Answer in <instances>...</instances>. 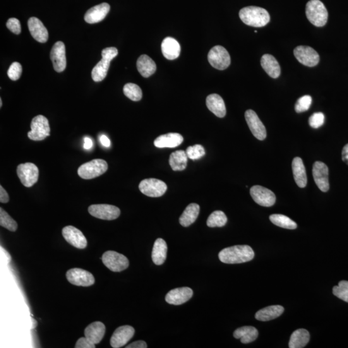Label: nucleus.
<instances>
[{
  "label": "nucleus",
  "mask_w": 348,
  "mask_h": 348,
  "mask_svg": "<svg viewBox=\"0 0 348 348\" xmlns=\"http://www.w3.org/2000/svg\"><path fill=\"white\" fill-rule=\"evenodd\" d=\"M292 170L297 186L300 188H304L307 184V176L305 167L301 158L297 157L293 160Z\"/></svg>",
  "instance_id": "a878e982"
},
{
  "label": "nucleus",
  "mask_w": 348,
  "mask_h": 348,
  "mask_svg": "<svg viewBox=\"0 0 348 348\" xmlns=\"http://www.w3.org/2000/svg\"><path fill=\"white\" fill-rule=\"evenodd\" d=\"M250 195L254 201L260 206L270 207L275 203L276 197L274 193L263 186H252L250 189Z\"/></svg>",
  "instance_id": "f8f14e48"
},
{
  "label": "nucleus",
  "mask_w": 348,
  "mask_h": 348,
  "mask_svg": "<svg viewBox=\"0 0 348 348\" xmlns=\"http://www.w3.org/2000/svg\"><path fill=\"white\" fill-rule=\"evenodd\" d=\"M110 6L107 3H103L90 8L85 15L86 22L90 24L97 23L104 20L109 13Z\"/></svg>",
  "instance_id": "412c9836"
},
{
  "label": "nucleus",
  "mask_w": 348,
  "mask_h": 348,
  "mask_svg": "<svg viewBox=\"0 0 348 348\" xmlns=\"http://www.w3.org/2000/svg\"><path fill=\"white\" fill-rule=\"evenodd\" d=\"M306 14L308 20L316 27H323L327 23L328 11L320 0L309 1L306 6Z\"/></svg>",
  "instance_id": "7ed1b4c3"
},
{
  "label": "nucleus",
  "mask_w": 348,
  "mask_h": 348,
  "mask_svg": "<svg viewBox=\"0 0 348 348\" xmlns=\"http://www.w3.org/2000/svg\"><path fill=\"white\" fill-rule=\"evenodd\" d=\"M95 347L96 345L85 337L79 338L75 345L76 348H94Z\"/></svg>",
  "instance_id": "de8ad7c7"
},
{
  "label": "nucleus",
  "mask_w": 348,
  "mask_h": 348,
  "mask_svg": "<svg viewBox=\"0 0 348 348\" xmlns=\"http://www.w3.org/2000/svg\"><path fill=\"white\" fill-rule=\"evenodd\" d=\"M50 58L55 71L61 73L65 71L67 66L66 46L62 42H57L52 47L50 52Z\"/></svg>",
  "instance_id": "a211bd4d"
},
{
  "label": "nucleus",
  "mask_w": 348,
  "mask_h": 348,
  "mask_svg": "<svg viewBox=\"0 0 348 348\" xmlns=\"http://www.w3.org/2000/svg\"><path fill=\"white\" fill-rule=\"evenodd\" d=\"M200 207L196 203L189 204L179 218V223L182 227H188L193 225L198 217Z\"/></svg>",
  "instance_id": "7c9ffc66"
},
{
  "label": "nucleus",
  "mask_w": 348,
  "mask_h": 348,
  "mask_svg": "<svg viewBox=\"0 0 348 348\" xmlns=\"http://www.w3.org/2000/svg\"><path fill=\"white\" fill-rule=\"evenodd\" d=\"M21 73H22V67L18 62H14L12 64L7 71L9 78L13 81L18 80L20 78Z\"/></svg>",
  "instance_id": "37998d69"
},
{
  "label": "nucleus",
  "mask_w": 348,
  "mask_h": 348,
  "mask_svg": "<svg viewBox=\"0 0 348 348\" xmlns=\"http://www.w3.org/2000/svg\"><path fill=\"white\" fill-rule=\"evenodd\" d=\"M31 131L28 133V138L33 141H42L50 136L49 121L45 116L34 117L30 124Z\"/></svg>",
  "instance_id": "39448f33"
},
{
  "label": "nucleus",
  "mask_w": 348,
  "mask_h": 348,
  "mask_svg": "<svg viewBox=\"0 0 348 348\" xmlns=\"http://www.w3.org/2000/svg\"><path fill=\"white\" fill-rule=\"evenodd\" d=\"M258 331L253 326H243L237 329L234 333V337L237 339H241L243 344H248L254 342L258 337Z\"/></svg>",
  "instance_id": "2f4dec72"
},
{
  "label": "nucleus",
  "mask_w": 348,
  "mask_h": 348,
  "mask_svg": "<svg viewBox=\"0 0 348 348\" xmlns=\"http://www.w3.org/2000/svg\"><path fill=\"white\" fill-rule=\"evenodd\" d=\"M261 66L268 75L272 78H277L280 74V67L277 59L271 54L263 55L261 60Z\"/></svg>",
  "instance_id": "bb28decb"
},
{
  "label": "nucleus",
  "mask_w": 348,
  "mask_h": 348,
  "mask_svg": "<svg viewBox=\"0 0 348 348\" xmlns=\"http://www.w3.org/2000/svg\"><path fill=\"white\" fill-rule=\"evenodd\" d=\"M137 68L144 78H148L155 73L156 65L153 59L147 55H141L137 61Z\"/></svg>",
  "instance_id": "c85d7f7f"
},
{
  "label": "nucleus",
  "mask_w": 348,
  "mask_h": 348,
  "mask_svg": "<svg viewBox=\"0 0 348 348\" xmlns=\"http://www.w3.org/2000/svg\"><path fill=\"white\" fill-rule=\"evenodd\" d=\"M167 242L163 239H157L153 244L152 259L156 265H162L165 263L167 256Z\"/></svg>",
  "instance_id": "cd10ccee"
},
{
  "label": "nucleus",
  "mask_w": 348,
  "mask_h": 348,
  "mask_svg": "<svg viewBox=\"0 0 348 348\" xmlns=\"http://www.w3.org/2000/svg\"><path fill=\"white\" fill-rule=\"evenodd\" d=\"M108 164L105 160L98 159L84 163L78 169V175L84 179H92L107 172Z\"/></svg>",
  "instance_id": "20e7f679"
},
{
  "label": "nucleus",
  "mask_w": 348,
  "mask_h": 348,
  "mask_svg": "<svg viewBox=\"0 0 348 348\" xmlns=\"http://www.w3.org/2000/svg\"><path fill=\"white\" fill-rule=\"evenodd\" d=\"M118 54V50L115 47L105 48L102 52V58L112 61Z\"/></svg>",
  "instance_id": "49530a36"
},
{
  "label": "nucleus",
  "mask_w": 348,
  "mask_h": 348,
  "mask_svg": "<svg viewBox=\"0 0 348 348\" xmlns=\"http://www.w3.org/2000/svg\"><path fill=\"white\" fill-rule=\"evenodd\" d=\"M325 120V117L323 113L316 112L309 117V124L312 128L318 129L323 125Z\"/></svg>",
  "instance_id": "c03bdc74"
},
{
  "label": "nucleus",
  "mask_w": 348,
  "mask_h": 348,
  "mask_svg": "<svg viewBox=\"0 0 348 348\" xmlns=\"http://www.w3.org/2000/svg\"><path fill=\"white\" fill-rule=\"evenodd\" d=\"M162 50L165 58L169 60L176 59L179 56L181 47L176 39L167 37L163 41Z\"/></svg>",
  "instance_id": "393cba45"
},
{
  "label": "nucleus",
  "mask_w": 348,
  "mask_h": 348,
  "mask_svg": "<svg viewBox=\"0 0 348 348\" xmlns=\"http://www.w3.org/2000/svg\"><path fill=\"white\" fill-rule=\"evenodd\" d=\"M227 220L225 213L222 211L217 210L211 213L206 223L208 227H223L227 224Z\"/></svg>",
  "instance_id": "e433bc0d"
},
{
  "label": "nucleus",
  "mask_w": 348,
  "mask_h": 348,
  "mask_svg": "<svg viewBox=\"0 0 348 348\" xmlns=\"http://www.w3.org/2000/svg\"><path fill=\"white\" fill-rule=\"evenodd\" d=\"M100 142L103 146L106 148H109L111 145L110 139L105 135H102L100 137Z\"/></svg>",
  "instance_id": "3c124183"
},
{
  "label": "nucleus",
  "mask_w": 348,
  "mask_h": 348,
  "mask_svg": "<svg viewBox=\"0 0 348 348\" xmlns=\"http://www.w3.org/2000/svg\"><path fill=\"white\" fill-rule=\"evenodd\" d=\"M313 176L317 186L323 193H326L330 188L329 183V170L325 163L317 162L313 166Z\"/></svg>",
  "instance_id": "4468645a"
},
{
  "label": "nucleus",
  "mask_w": 348,
  "mask_h": 348,
  "mask_svg": "<svg viewBox=\"0 0 348 348\" xmlns=\"http://www.w3.org/2000/svg\"><path fill=\"white\" fill-rule=\"evenodd\" d=\"M62 234L65 239L76 248L84 249L87 246V241L83 233L73 226L64 228Z\"/></svg>",
  "instance_id": "2eb2a0df"
},
{
  "label": "nucleus",
  "mask_w": 348,
  "mask_h": 348,
  "mask_svg": "<svg viewBox=\"0 0 348 348\" xmlns=\"http://www.w3.org/2000/svg\"><path fill=\"white\" fill-rule=\"evenodd\" d=\"M209 63L213 68L223 71L227 69L231 63L229 52L225 48L217 45L210 50L208 55Z\"/></svg>",
  "instance_id": "423d86ee"
},
{
  "label": "nucleus",
  "mask_w": 348,
  "mask_h": 348,
  "mask_svg": "<svg viewBox=\"0 0 348 348\" xmlns=\"http://www.w3.org/2000/svg\"><path fill=\"white\" fill-rule=\"evenodd\" d=\"M17 174L24 186L31 187L38 181L39 169L33 163H23L17 168Z\"/></svg>",
  "instance_id": "1a4fd4ad"
},
{
  "label": "nucleus",
  "mask_w": 348,
  "mask_h": 348,
  "mask_svg": "<svg viewBox=\"0 0 348 348\" xmlns=\"http://www.w3.org/2000/svg\"><path fill=\"white\" fill-rule=\"evenodd\" d=\"M245 119L251 133L259 140L263 141L266 138V130L262 121L256 113L252 110L245 112Z\"/></svg>",
  "instance_id": "f3484780"
},
{
  "label": "nucleus",
  "mask_w": 348,
  "mask_h": 348,
  "mask_svg": "<svg viewBox=\"0 0 348 348\" xmlns=\"http://www.w3.org/2000/svg\"><path fill=\"white\" fill-rule=\"evenodd\" d=\"M93 142L92 139L88 137H86L84 139V148L86 150H89L92 147Z\"/></svg>",
  "instance_id": "864d4df0"
},
{
  "label": "nucleus",
  "mask_w": 348,
  "mask_h": 348,
  "mask_svg": "<svg viewBox=\"0 0 348 348\" xmlns=\"http://www.w3.org/2000/svg\"><path fill=\"white\" fill-rule=\"evenodd\" d=\"M342 161L345 164L348 165V144L345 145L343 148L342 152Z\"/></svg>",
  "instance_id": "603ef678"
},
{
  "label": "nucleus",
  "mask_w": 348,
  "mask_h": 348,
  "mask_svg": "<svg viewBox=\"0 0 348 348\" xmlns=\"http://www.w3.org/2000/svg\"><path fill=\"white\" fill-rule=\"evenodd\" d=\"M284 309L282 306L274 305L266 307L257 312L256 319L260 321H269L282 315Z\"/></svg>",
  "instance_id": "c756f323"
},
{
  "label": "nucleus",
  "mask_w": 348,
  "mask_h": 348,
  "mask_svg": "<svg viewBox=\"0 0 348 348\" xmlns=\"http://www.w3.org/2000/svg\"><path fill=\"white\" fill-rule=\"evenodd\" d=\"M294 53L298 61L307 67H315L320 61L318 52L310 47H297L294 49Z\"/></svg>",
  "instance_id": "ddd939ff"
},
{
  "label": "nucleus",
  "mask_w": 348,
  "mask_h": 348,
  "mask_svg": "<svg viewBox=\"0 0 348 348\" xmlns=\"http://www.w3.org/2000/svg\"><path fill=\"white\" fill-rule=\"evenodd\" d=\"M88 212L98 219L112 220L119 217L121 211L116 206L110 205H92L88 208Z\"/></svg>",
  "instance_id": "9b49d317"
},
{
  "label": "nucleus",
  "mask_w": 348,
  "mask_h": 348,
  "mask_svg": "<svg viewBox=\"0 0 348 348\" xmlns=\"http://www.w3.org/2000/svg\"><path fill=\"white\" fill-rule=\"evenodd\" d=\"M7 27L15 35H20L21 32L20 21L15 18H10L7 21Z\"/></svg>",
  "instance_id": "a18cd8bd"
},
{
  "label": "nucleus",
  "mask_w": 348,
  "mask_h": 348,
  "mask_svg": "<svg viewBox=\"0 0 348 348\" xmlns=\"http://www.w3.org/2000/svg\"><path fill=\"white\" fill-rule=\"evenodd\" d=\"M102 261L105 266L114 272H122L129 266V259L125 256L114 251H108L103 254Z\"/></svg>",
  "instance_id": "0eeeda50"
},
{
  "label": "nucleus",
  "mask_w": 348,
  "mask_h": 348,
  "mask_svg": "<svg viewBox=\"0 0 348 348\" xmlns=\"http://www.w3.org/2000/svg\"><path fill=\"white\" fill-rule=\"evenodd\" d=\"M183 140L181 134L169 133L157 137L154 141V145L160 148H176L181 145Z\"/></svg>",
  "instance_id": "b1692460"
},
{
  "label": "nucleus",
  "mask_w": 348,
  "mask_h": 348,
  "mask_svg": "<svg viewBox=\"0 0 348 348\" xmlns=\"http://www.w3.org/2000/svg\"><path fill=\"white\" fill-rule=\"evenodd\" d=\"M309 333L305 329H299L292 333L289 342L290 348H302L309 341Z\"/></svg>",
  "instance_id": "473e14b6"
},
{
  "label": "nucleus",
  "mask_w": 348,
  "mask_h": 348,
  "mask_svg": "<svg viewBox=\"0 0 348 348\" xmlns=\"http://www.w3.org/2000/svg\"><path fill=\"white\" fill-rule=\"evenodd\" d=\"M28 30L34 39L40 43H46L49 39V33L42 21L36 17H32L28 21Z\"/></svg>",
  "instance_id": "aec40b11"
},
{
  "label": "nucleus",
  "mask_w": 348,
  "mask_h": 348,
  "mask_svg": "<svg viewBox=\"0 0 348 348\" xmlns=\"http://www.w3.org/2000/svg\"><path fill=\"white\" fill-rule=\"evenodd\" d=\"M106 332V328L102 322H94L88 325L85 330V335L93 344H98L102 341Z\"/></svg>",
  "instance_id": "4be33fe9"
},
{
  "label": "nucleus",
  "mask_w": 348,
  "mask_h": 348,
  "mask_svg": "<svg viewBox=\"0 0 348 348\" xmlns=\"http://www.w3.org/2000/svg\"><path fill=\"white\" fill-rule=\"evenodd\" d=\"M124 94L134 102L140 101L143 97L142 90L138 85L134 83H127L123 87Z\"/></svg>",
  "instance_id": "4c0bfd02"
},
{
  "label": "nucleus",
  "mask_w": 348,
  "mask_h": 348,
  "mask_svg": "<svg viewBox=\"0 0 348 348\" xmlns=\"http://www.w3.org/2000/svg\"><path fill=\"white\" fill-rule=\"evenodd\" d=\"M333 294L335 296L348 303V281L342 280L338 286L333 287Z\"/></svg>",
  "instance_id": "ea45409f"
},
{
  "label": "nucleus",
  "mask_w": 348,
  "mask_h": 348,
  "mask_svg": "<svg viewBox=\"0 0 348 348\" xmlns=\"http://www.w3.org/2000/svg\"><path fill=\"white\" fill-rule=\"evenodd\" d=\"M66 277L72 284L87 287L94 284L95 278L92 273L81 268H73L66 273Z\"/></svg>",
  "instance_id": "9d476101"
},
{
  "label": "nucleus",
  "mask_w": 348,
  "mask_h": 348,
  "mask_svg": "<svg viewBox=\"0 0 348 348\" xmlns=\"http://www.w3.org/2000/svg\"><path fill=\"white\" fill-rule=\"evenodd\" d=\"M188 156L184 150H177L170 156L169 164L174 171H182L186 169Z\"/></svg>",
  "instance_id": "72a5a7b5"
},
{
  "label": "nucleus",
  "mask_w": 348,
  "mask_h": 348,
  "mask_svg": "<svg viewBox=\"0 0 348 348\" xmlns=\"http://www.w3.org/2000/svg\"><path fill=\"white\" fill-rule=\"evenodd\" d=\"M0 225L11 232H15L18 229V224L3 208H0Z\"/></svg>",
  "instance_id": "58836bf2"
},
{
  "label": "nucleus",
  "mask_w": 348,
  "mask_h": 348,
  "mask_svg": "<svg viewBox=\"0 0 348 348\" xmlns=\"http://www.w3.org/2000/svg\"><path fill=\"white\" fill-rule=\"evenodd\" d=\"M239 17L242 22L254 27H265L270 21V14L266 9L255 6L242 9Z\"/></svg>",
  "instance_id": "f03ea898"
},
{
  "label": "nucleus",
  "mask_w": 348,
  "mask_h": 348,
  "mask_svg": "<svg viewBox=\"0 0 348 348\" xmlns=\"http://www.w3.org/2000/svg\"><path fill=\"white\" fill-rule=\"evenodd\" d=\"M139 189L144 195L159 198L166 193L167 186L165 182L160 179L150 178L143 180L139 184Z\"/></svg>",
  "instance_id": "6e6552de"
},
{
  "label": "nucleus",
  "mask_w": 348,
  "mask_h": 348,
  "mask_svg": "<svg viewBox=\"0 0 348 348\" xmlns=\"http://www.w3.org/2000/svg\"><path fill=\"white\" fill-rule=\"evenodd\" d=\"M206 106L210 111L218 117H224L227 114L225 103L219 95L213 93L206 98Z\"/></svg>",
  "instance_id": "5701e85b"
},
{
  "label": "nucleus",
  "mask_w": 348,
  "mask_h": 348,
  "mask_svg": "<svg viewBox=\"0 0 348 348\" xmlns=\"http://www.w3.org/2000/svg\"><path fill=\"white\" fill-rule=\"evenodd\" d=\"M270 222L278 227L294 230L297 227V223L287 216L281 214H273L270 216Z\"/></svg>",
  "instance_id": "c9c22d12"
},
{
  "label": "nucleus",
  "mask_w": 348,
  "mask_h": 348,
  "mask_svg": "<svg viewBox=\"0 0 348 348\" xmlns=\"http://www.w3.org/2000/svg\"><path fill=\"white\" fill-rule=\"evenodd\" d=\"M2 107V100L0 99V107Z\"/></svg>",
  "instance_id": "5fc2aeb1"
},
{
  "label": "nucleus",
  "mask_w": 348,
  "mask_h": 348,
  "mask_svg": "<svg viewBox=\"0 0 348 348\" xmlns=\"http://www.w3.org/2000/svg\"><path fill=\"white\" fill-rule=\"evenodd\" d=\"M110 60L102 58L97 66L93 67L92 71V80L96 82L102 81L107 75L110 64Z\"/></svg>",
  "instance_id": "f704fd0d"
},
{
  "label": "nucleus",
  "mask_w": 348,
  "mask_h": 348,
  "mask_svg": "<svg viewBox=\"0 0 348 348\" xmlns=\"http://www.w3.org/2000/svg\"><path fill=\"white\" fill-rule=\"evenodd\" d=\"M255 254L250 246L237 245L226 248L219 254V260L225 264H240L249 262Z\"/></svg>",
  "instance_id": "f257e3e1"
},
{
  "label": "nucleus",
  "mask_w": 348,
  "mask_h": 348,
  "mask_svg": "<svg viewBox=\"0 0 348 348\" xmlns=\"http://www.w3.org/2000/svg\"><path fill=\"white\" fill-rule=\"evenodd\" d=\"M126 348H146L147 347V344L143 340H138V341H136L126 346Z\"/></svg>",
  "instance_id": "8fccbe9b"
},
{
  "label": "nucleus",
  "mask_w": 348,
  "mask_h": 348,
  "mask_svg": "<svg viewBox=\"0 0 348 348\" xmlns=\"http://www.w3.org/2000/svg\"><path fill=\"white\" fill-rule=\"evenodd\" d=\"M135 330L131 326H120L110 338V345L114 348L123 347L134 337Z\"/></svg>",
  "instance_id": "dca6fc26"
},
{
  "label": "nucleus",
  "mask_w": 348,
  "mask_h": 348,
  "mask_svg": "<svg viewBox=\"0 0 348 348\" xmlns=\"http://www.w3.org/2000/svg\"><path fill=\"white\" fill-rule=\"evenodd\" d=\"M186 152L189 159L192 160L200 159L205 155V148L201 145L189 146L187 148Z\"/></svg>",
  "instance_id": "a19ab883"
},
{
  "label": "nucleus",
  "mask_w": 348,
  "mask_h": 348,
  "mask_svg": "<svg viewBox=\"0 0 348 348\" xmlns=\"http://www.w3.org/2000/svg\"><path fill=\"white\" fill-rule=\"evenodd\" d=\"M193 290L189 288H178L170 290L165 297V301L173 305H181L188 301L193 297Z\"/></svg>",
  "instance_id": "6ab92c4d"
},
{
  "label": "nucleus",
  "mask_w": 348,
  "mask_h": 348,
  "mask_svg": "<svg viewBox=\"0 0 348 348\" xmlns=\"http://www.w3.org/2000/svg\"><path fill=\"white\" fill-rule=\"evenodd\" d=\"M9 201V197L7 194L6 189L3 188V186H0V202L2 203H8Z\"/></svg>",
  "instance_id": "09e8293b"
},
{
  "label": "nucleus",
  "mask_w": 348,
  "mask_h": 348,
  "mask_svg": "<svg viewBox=\"0 0 348 348\" xmlns=\"http://www.w3.org/2000/svg\"><path fill=\"white\" fill-rule=\"evenodd\" d=\"M312 99L310 96L306 95L299 98L295 104V110L297 113L306 112L311 106Z\"/></svg>",
  "instance_id": "79ce46f5"
}]
</instances>
